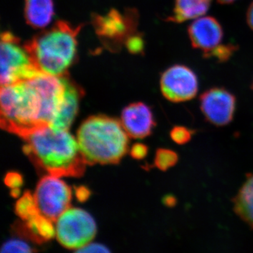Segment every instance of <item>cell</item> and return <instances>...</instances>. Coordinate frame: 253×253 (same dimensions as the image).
<instances>
[{
  "label": "cell",
  "mask_w": 253,
  "mask_h": 253,
  "mask_svg": "<svg viewBox=\"0 0 253 253\" xmlns=\"http://www.w3.org/2000/svg\"><path fill=\"white\" fill-rule=\"evenodd\" d=\"M25 45L11 33L1 36V84L8 85L27 81L39 74Z\"/></svg>",
  "instance_id": "cell-5"
},
{
  "label": "cell",
  "mask_w": 253,
  "mask_h": 253,
  "mask_svg": "<svg viewBox=\"0 0 253 253\" xmlns=\"http://www.w3.org/2000/svg\"><path fill=\"white\" fill-rule=\"evenodd\" d=\"M15 211L18 217L24 221L41 213L37 206L34 195H32L29 191L25 193L22 197L18 200L15 206Z\"/></svg>",
  "instance_id": "cell-18"
},
{
  "label": "cell",
  "mask_w": 253,
  "mask_h": 253,
  "mask_svg": "<svg viewBox=\"0 0 253 253\" xmlns=\"http://www.w3.org/2000/svg\"><path fill=\"white\" fill-rule=\"evenodd\" d=\"M212 0H174L172 16L168 21L181 23L205 16Z\"/></svg>",
  "instance_id": "cell-14"
},
{
  "label": "cell",
  "mask_w": 253,
  "mask_h": 253,
  "mask_svg": "<svg viewBox=\"0 0 253 253\" xmlns=\"http://www.w3.org/2000/svg\"><path fill=\"white\" fill-rule=\"evenodd\" d=\"M148 151H149V149H148L147 146L140 144V143H138V144H134L131 147L130 154L132 158L137 160H141L147 156Z\"/></svg>",
  "instance_id": "cell-24"
},
{
  "label": "cell",
  "mask_w": 253,
  "mask_h": 253,
  "mask_svg": "<svg viewBox=\"0 0 253 253\" xmlns=\"http://www.w3.org/2000/svg\"><path fill=\"white\" fill-rule=\"evenodd\" d=\"M121 123L128 136L136 139L149 136L156 126L151 109L141 102L131 104L123 110Z\"/></svg>",
  "instance_id": "cell-12"
},
{
  "label": "cell",
  "mask_w": 253,
  "mask_h": 253,
  "mask_svg": "<svg viewBox=\"0 0 253 253\" xmlns=\"http://www.w3.org/2000/svg\"><path fill=\"white\" fill-rule=\"evenodd\" d=\"M31 93L26 81L1 86V124L5 130L23 137L39 128Z\"/></svg>",
  "instance_id": "cell-4"
},
{
  "label": "cell",
  "mask_w": 253,
  "mask_h": 253,
  "mask_svg": "<svg viewBox=\"0 0 253 253\" xmlns=\"http://www.w3.org/2000/svg\"><path fill=\"white\" fill-rule=\"evenodd\" d=\"M179 161V156L171 149H159L155 156L154 165L158 169L167 171L174 167Z\"/></svg>",
  "instance_id": "cell-19"
},
{
  "label": "cell",
  "mask_w": 253,
  "mask_h": 253,
  "mask_svg": "<svg viewBox=\"0 0 253 253\" xmlns=\"http://www.w3.org/2000/svg\"><path fill=\"white\" fill-rule=\"evenodd\" d=\"M34 195L41 214L56 221L70 208L71 189L60 176L46 175L38 183Z\"/></svg>",
  "instance_id": "cell-7"
},
{
  "label": "cell",
  "mask_w": 253,
  "mask_h": 253,
  "mask_svg": "<svg viewBox=\"0 0 253 253\" xmlns=\"http://www.w3.org/2000/svg\"><path fill=\"white\" fill-rule=\"evenodd\" d=\"M200 108L208 122L213 126H227L235 114V96L222 87L208 89L200 96Z\"/></svg>",
  "instance_id": "cell-9"
},
{
  "label": "cell",
  "mask_w": 253,
  "mask_h": 253,
  "mask_svg": "<svg viewBox=\"0 0 253 253\" xmlns=\"http://www.w3.org/2000/svg\"><path fill=\"white\" fill-rule=\"evenodd\" d=\"M232 202L236 214L253 229V173L248 174Z\"/></svg>",
  "instance_id": "cell-15"
},
{
  "label": "cell",
  "mask_w": 253,
  "mask_h": 253,
  "mask_svg": "<svg viewBox=\"0 0 253 253\" xmlns=\"http://www.w3.org/2000/svg\"><path fill=\"white\" fill-rule=\"evenodd\" d=\"M163 203L168 207H174L176 204V199L175 197L173 196H166L163 200Z\"/></svg>",
  "instance_id": "cell-28"
},
{
  "label": "cell",
  "mask_w": 253,
  "mask_h": 253,
  "mask_svg": "<svg viewBox=\"0 0 253 253\" xmlns=\"http://www.w3.org/2000/svg\"><path fill=\"white\" fill-rule=\"evenodd\" d=\"M52 221L39 213L28 220L20 228L23 234L36 242L42 243L52 239L56 234V228Z\"/></svg>",
  "instance_id": "cell-17"
},
{
  "label": "cell",
  "mask_w": 253,
  "mask_h": 253,
  "mask_svg": "<svg viewBox=\"0 0 253 253\" xmlns=\"http://www.w3.org/2000/svg\"><path fill=\"white\" fill-rule=\"evenodd\" d=\"M135 14L124 16L112 11L104 16L94 18L96 33L106 42L119 44L135 28Z\"/></svg>",
  "instance_id": "cell-11"
},
{
  "label": "cell",
  "mask_w": 253,
  "mask_h": 253,
  "mask_svg": "<svg viewBox=\"0 0 253 253\" xmlns=\"http://www.w3.org/2000/svg\"><path fill=\"white\" fill-rule=\"evenodd\" d=\"M236 50V46L233 44H222L217 46L206 56L207 58H214L219 61H227Z\"/></svg>",
  "instance_id": "cell-22"
},
{
  "label": "cell",
  "mask_w": 253,
  "mask_h": 253,
  "mask_svg": "<svg viewBox=\"0 0 253 253\" xmlns=\"http://www.w3.org/2000/svg\"><path fill=\"white\" fill-rule=\"evenodd\" d=\"M82 96L79 87L66 78V89L59 111L49 126L59 130H68L74 121Z\"/></svg>",
  "instance_id": "cell-13"
},
{
  "label": "cell",
  "mask_w": 253,
  "mask_h": 253,
  "mask_svg": "<svg viewBox=\"0 0 253 253\" xmlns=\"http://www.w3.org/2000/svg\"><path fill=\"white\" fill-rule=\"evenodd\" d=\"M22 138L26 142L25 154L49 174L61 177L84 174L86 161L77 139L68 130L42 126Z\"/></svg>",
  "instance_id": "cell-1"
},
{
  "label": "cell",
  "mask_w": 253,
  "mask_h": 253,
  "mask_svg": "<svg viewBox=\"0 0 253 253\" xmlns=\"http://www.w3.org/2000/svg\"><path fill=\"white\" fill-rule=\"evenodd\" d=\"M191 45L206 56L222 44L224 31L220 23L212 16H201L188 27Z\"/></svg>",
  "instance_id": "cell-10"
},
{
  "label": "cell",
  "mask_w": 253,
  "mask_h": 253,
  "mask_svg": "<svg viewBox=\"0 0 253 253\" xmlns=\"http://www.w3.org/2000/svg\"><path fill=\"white\" fill-rule=\"evenodd\" d=\"M20 194V189H11V195L13 196V197L16 198L18 197Z\"/></svg>",
  "instance_id": "cell-29"
},
{
  "label": "cell",
  "mask_w": 253,
  "mask_h": 253,
  "mask_svg": "<svg viewBox=\"0 0 253 253\" xmlns=\"http://www.w3.org/2000/svg\"><path fill=\"white\" fill-rule=\"evenodd\" d=\"M195 131L184 126H174L169 132L171 139L176 144L184 145L192 139Z\"/></svg>",
  "instance_id": "cell-20"
},
{
  "label": "cell",
  "mask_w": 253,
  "mask_h": 253,
  "mask_svg": "<svg viewBox=\"0 0 253 253\" xmlns=\"http://www.w3.org/2000/svg\"><path fill=\"white\" fill-rule=\"evenodd\" d=\"M4 182L5 184L11 189H19L23 183V177L17 172H9L5 176Z\"/></svg>",
  "instance_id": "cell-23"
},
{
  "label": "cell",
  "mask_w": 253,
  "mask_h": 253,
  "mask_svg": "<svg viewBox=\"0 0 253 253\" xmlns=\"http://www.w3.org/2000/svg\"><path fill=\"white\" fill-rule=\"evenodd\" d=\"M31 246L22 240L11 239L5 243L1 249V253H31L33 252Z\"/></svg>",
  "instance_id": "cell-21"
},
{
  "label": "cell",
  "mask_w": 253,
  "mask_h": 253,
  "mask_svg": "<svg viewBox=\"0 0 253 253\" xmlns=\"http://www.w3.org/2000/svg\"><path fill=\"white\" fill-rule=\"evenodd\" d=\"M56 236L63 247L81 249L94 239L96 233L94 219L86 211L69 208L56 220Z\"/></svg>",
  "instance_id": "cell-6"
},
{
  "label": "cell",
  "mask_w": 253,
  "mask_h": 253,
  "mask_svg": "<svg viewBox=\"0 0 253 253\" xmlns=\"http://www.w3.org/2000/svg\"><path fill=\"white\" fill-rule=\"evenodd\" d=\"M76 194L78 201L83 202V201H85L89 197L90 191H89L87 188L84 187V186H81V187H78L76 189Z\"/></svg>",
  "instance_id": "cell-26"
},
{
  "label": "cell",
  "mask_w": 253,
  "mask_h": 253,
  "mask_svg": "<svg viewBox=\"0 0 253 253\" xmlns=\"http://www.w3.org/2000/svg\"><path fill=\"white\" fill-rule=\"evenodd\" d=\"M52 0H26L25 16L30 26L35 28L46 27L52 19Z\"/></svg>",
  "instance_id": "cell-16"
},
{
  "label": "cell",
  "mask_w": 253,
  "mask_h": 253,
  "mask_svg": "<svg viewBox=\"0 0 253 253\" xmlns=\"http://www.w3.org/2000/svg\"><path fill=\"white\" fill-rule=\"evenodd\" d=\"M78 253H109L108 248L104 245L99 244H88L81 249L78 250Z\"/></svg>",
  "instance_id": "cell-25"
},
{
  "label": "cell",
  "mask_w": 253,
  "mask_h": 253,
  "mask_svg": "<svg viewBox=\"0 0 253 253\" xmlns=\"http://www.w3.org/2000/svg\"><path fill=\"white\" fill-rule=\"evenodd\" d=\"M80 28L58 21L51 29L40 33L25 44L32 61L41 72L63 76L76 57Z\"/></svg>",
  "instance_id": "cell-3"
},
{
  "label": "cell",
  "mask_w": 253,
  "mask_h": 253,
  "mask_svg": "<svg viewBox=\"0 0 253 253\" xmlns=\"http://www.w3.org/2000/svg\"><path fill=\"white\" fill-rule=\"evenodd\" d=\"M77 140L86 164H114L128 149V134L115 118L95 116L87 118L78 131Z\"/></svg>",
  "instance_id": "cell-2"
},
{
  "label": "cell",
  "mask_w": 253,
  "mask_h": 253,
  "mask_svg": "<svg viewBox=\"0 0 253 253\" xmlns=\"http://www.w3.org/2000/svg\"><path fill=\"white\" fill-rule=\"evenodd\" d=\"M252 89H253V83H252Z\"/></svg>",
  "instance_id": "cell-31"
},
{
  "label": "cell",
  "mask_w": 253,
  "mask_h": 253,
  "mask_svg": "<svg viewBox=\"0 0 253 253\" xmlns=\"http://www.w3.org/2000/svg\"><path fill=\"white\" fill-rule=\"evenodd\" d=\"M246 20L249 28L253 31V1L250 4L246 14Z\"/></svg>",
  "instance_id": "cell-27"
},
{
  "label": "cell",
  "mask_w": 253,
  "mask_h": 253,
  "mask_svg": "<svg viewBox=\"0 0 253 253\" xmlns=\"http://www.w3.org/2000/svg\"><path fill=\"white\" fill-rule=\"evenodd\" d=\"M217 1L221 4H229L234 2L236 0H217Z\"/></svg>",
  "instance_id": "cell-30"
},
{
  "label": "cell",
  "mask_w": 253,
  "mask_h": 253,
  "mask_svg": "<svg viewBox=\"0 0 253 253\" xmlns=\"http://www.w3.org/2000/svg\"><path fill=\"white\" fill-rule=\"evenodd\" d=\"M160 85L161 92L168 101L184 102L196 97L199 91V79L188 66L176 64L164 71Z\"/></svg>",
  "instance_id": "cell-8"
}]
</instances>
